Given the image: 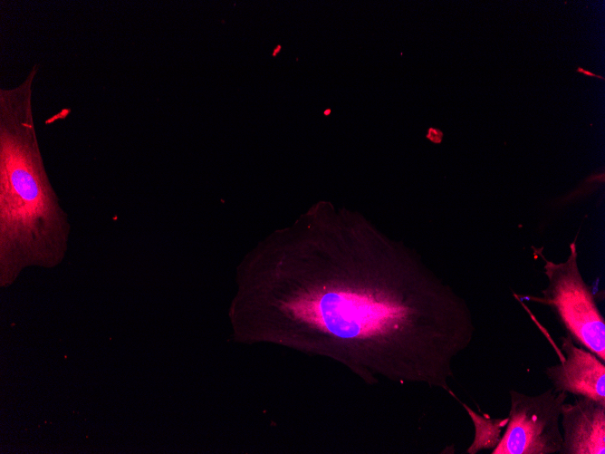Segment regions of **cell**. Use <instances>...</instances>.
<instances>
[{
  "instance_id": "cell-1",
  "label": "cell",
  "mask_w": 605,
  "mask_h": 454,
  "mask_svg": "<svg viewBox=\"0 0 605 454\" xmlns=\"http://www.w3.org/2000/svg\"><path fill=\"white\" fill-rule=\"evenodd\" d=\"M232 337L330 358L367 384L448 391L475 326L466 301L363 215L319 202L241 260Z\"/></svg>"
},
{
  "instance_id": "cell-2",
  "label": "cell",
  "mask_w": 605,
  "mask_h": 454,
  "mask_svg": "<svg viewBox=\"0 0 605 454\" xmlns=\"http://www.w3.org/2000/svg\"><path fill=\"white\" fill-rule=\"evenodd\" d=\"M34 65L24 81L0 90V249L5 256L62 253L71 225L46 174L32 108Z\"/></svg>"
},
{
  "instance_id": "cell-3",
  "label": "cell",
  "mask_w": 605,
  "mask_h": 454,
  "mask_svg": "<svg viewBox=\"0 0 605 454\" xmlns=\"http://www.w3.org/2000/svg\"><path fill=\"white\" fill-rule=\"evenodd\" d=\"M535 249L544 261L548 285L542 297L525 298L551 306L574 343L605 362V321L580 272L576 244H570L567 259L560 263L546 259L542 248Z\"/></svg>"
},
{
  "instance_id": "cell-4",
  "label": "cell",
  "mask_w": 605,
  "mask_h": 454,
  "mask_svg": "<svg viewBox=\"0 0 605 454\" xmlns=\"http://www.w3.org/2000/svg\"><path fill=\"white\" fill-rule=\"evenodd\" d=\"M509 394L511 407L507 427L491 453H560L562 444L560 418L568 393L550 388L537 395L514 390Z\"/></svg>"
},
{
  "instance_id": "cell-5",
  "label": "cell",
  "mask_w": 605,
  "mask_h": 454,
  "mask_svg": "<svg viewBox=\"0 0 605 454\" xmlns=\"http://www.w3.org/2000/svg\"><path fill=\"white\" fill-rule=\"evenodd\" d=\"M564 353L558 364L548 366L544 373L555 391H565L605 403V363L594 353L576 346L566 333L562 338Z\"/></svg>"
},
{
  "instance_id": "cell-6",
  "label": "cell",
  "mask_w": 605,
  "mask_h": 454,
  "mask_svg": "<svg viewBox=\"0 0 605 454\" xmlns=\"http://www.w3.org/2000/svg\"><path fill=\"white\" fill-rule=\"evenodd\" d=\"M560 454L605 453V403L579 397L562 406Z\"/></svg>"
},
{
  "instance_id": "cell-7",
  "label": "cell",
  "mask_w": 605,
  "mask_h": 454,
  "mask_svg": "<svg viewBox=\"0 0 605 454\" xmlns=\"http://www.w3.org/2000/svg\"><path fill=\"white\" fill-rule=\"evenodd\" d=\"M576 72H580V73H582L583 75H586V76H589V77H595V78H598V79H600V80H604L603 76L595 74L594 72H592L589 70H586L584 68H581V67H578L576 69Z\"/></svg>"
}]
</instances>
